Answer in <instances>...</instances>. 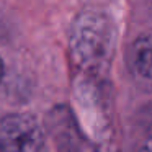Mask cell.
Here are the masks:
<instances>
[{"label": "cell", "instance_id": "obj_5", "mask_svg": "<svg viewBox=\"0 0 152 152\" xmlns=\"http://www.w3.org/2000/svg\"><path fill=\"white\" fill-rule=\"evenodd\" d=\"M139 152H152V136H151V137H147V139L144 141V144L141 145Z\"/></svg>", "mask_w": 152, "mask_h": 152}, {"label": "cell", "instance_id": "obj_4", "mask_svg": "<svg viewBox=\"0 0 152 152\" xmlns=\"http://www.w3.org/2000/svg\"><path fill=\"white\" fill-rule=\"evenodd\" d=\"M131 66L139 75L152 79V31L141 34L131 46Z\"/></svg>", "mask_w": 152, "mask_h": 152}, {"label": "cell", "instance_id": "obj_6", "mask_svg": "<svg viewBox=\"0 0 152 152\" xmlns=\"http://www.w3.org/2000/svg\"><path fill=\"white\" fill-rule=\"evenodd\" d=\"M4 61H2V57H0V82H2V79H4Z\"/></svg>", "mask_w": 152, "mask_h": 152}, {"label": "cell", "instance_id": "obj_1", "mask_svg": "<svg viewBox=\"0 0 152 152\" xmlns=\"http://www.w3.org/2000/svg\"><path fill=\"white\" fill-rule=\"evenodd\" d=\"M70 54L80 70L98 75L106 70L113 54V26L96 10L82 12L70 28Z\"/></svg>", "mask_w": 152, "mask_h": 152}, {"label": "cell", "instance_id": "obj_3", "mask_svg": "<svg viewBox=\"0 0 152 152\" xmlns=\"http://www.w3.org/2000/svg\"><path fill=\"white\" fill-rule=\"evenodd\" d=\"M46 128L57 152H98L96 145L80 129L69 106H54L46 116Z\"/></svg>", "mask_w": 152, "mask_h": 152}, {"label": "cell", "instance_id": "obj_2", "mask_svg": "<svg viewBox=\"0 0 152 152\" xmlns=\"http://www.w3.org/2000/svg\"><path fill=\"white\" fill-rule=\"evenodd\" d=\"M44 129L33 115L10 113L0 119V152H41Z\"/></svg>", "mask_w": 152, "mask_h": 152}]
</instances>
